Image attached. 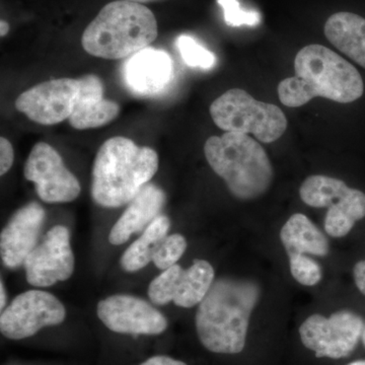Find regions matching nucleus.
Listing matches in <instances>:
<instances>
[{
	"mask_svg": "<svg viewBox=\"0 0 365 365\" xmlns=\"http://www.w3.org/2000/svg\"><path fill=\"white\" fill-rule=\"evenodd\" d=\"M365 217V194L349 188L329 207L325 218L327 234L343 237L351 232L355 223Z\"/></svg>",
	"mask_w": 365,
	"mask_h": 365,
	"instance_id": "21",
	"label": "nucleus"
},
{
	"mask_svg": "<svg viewBox=\"0 0 365 365\" xmlns=\"http://www.w3.org/2000/svg\"><path fill=\"white\" fill-rule=\"evenodd\" d=\"M187 249V241L184 235L180 234L170 235L163 240L158 247L153 262L160 270H167L176 265Z\"/></svg>",
	"mask_w": 365,
	"mask_h": 365,
	"instance_id": "25",
	"label": "nucleus"
},
{
	"mask_svg": "<svg viewBox=\"0 0 365 365\" xmlns=\"http://www.w3.org/2000/svg\"><path fill=\"white\" fill-rule=\"evenodd\" d=\"M347 365H365V360H357V361L351 362Z\"/></svg>",
	"mask_w": 365,
	"mask_h": 365,
	"instance_id": "34",
	"label": "nucleus"
},
{
	"mask_svg": "<svg viewBox=\"0 0 365 365\" xmlns=\"http://www.w3.org/2000/svg\"><path fill=\"white\" fill-rule=\"evenodd\" d=\"M204 153L211 169L237 199L253 200L270 188L274 175L270 160L263 146L247 134L211 136Z\"/></svg>",
	"mask_w": 365,
	"mask_h": 365,
	"instance_id": "5",
	"label": "nucleus"
},
{
	"mask_svg": "<svg viewBox=\"0 0 365 365\" xmlns=\"http://www.w3.org/2000/svg\"><path fill=\"white\" fill-rule=\"evenodd\" d=\"M79 91L69 124L78 130L98 128L109 124L119 115L120 107L104 98L102 79L95 74L78 78Z\"/></svg>",
	"mask_w": 365,
	"mask_h": 365,
	"instance_id": "15",
	"label": "nucleus"
},
{
	"mask_svg": "<svg viewBox=\"0 0 365 365\" xmlns=\"http://www.w3.org/2000/svg\"><path fill=\"white\" fill-rule=\"evenodd\" d=\"M46 217L45 209L37 202L19 209L0 235V254L7 268H18L36 247Z\"/></svg>",
	"mask_w": 365,
	"mask_h": 365,
	"instance_id": "14",
	"label": "nucleus"
},
{
	"mask_svg": "<svg viewBox=\"0 0 365 365\" xmlns=\"http://www.w3.org/2000/svg\"><path fill=\"white\" fill-rule=\"evenodd\" d=\"M24 175L35 184L36 192L44 202H71L81 194L78 178L67 169L59 153L48 143H38L34 146Z\"/></svg>",
	"mask_w": 365,
	"mask_h": 365,
	"instance_id": "9",
	"label": "nucleus"
},
{
	"mask_svg": "<svg viewBox=\"0 0 365 365\" xmlns=\"http://www.w3.org/2000/svg\"><path fill=\"white\" fill-rule=\"evenodd\" d=\"M14 148L11 143L4 137L0 138V175L4 176L14 163Z\"/></svg>",
	"mask_w": 365,
	"mask_h": 365,
	"instance_id": "28",
	"label": "nucleus"
},
{
	"mask_svg": "<svg viewBox=\"0 0 365 365\" xmlns=\"http://www.w3.org/2000/svg\"><path fill=\"white\" fill-rule=\"evenodd\" d=\"M217 4L223 9V16L227 26H254L260 24V14L255 11H244L237 0H217Z\"/></svg>",
	"mask_w": 365,
	"mask_h": 365,
	"instance_id": "27",
	"label": "nucleus"
},
{
	"mask_svg": "<svg viewBox=\"0 0 365 365\" xmlns=\"http://www.w3.org/2000/svg\"><path fill=\"white\" fill-rule=\"evenodd\" d=\"M0 295H1V299H0V307L1 309H4V304H6V290H4V284L1 281V284H0Z\"/></svg>",
	"mask_w": 365,
	"mask_h": 365,
	"instance_id": "32",
	"label": "nucleus"
},
{
	"mask_svg": "<svg viewBox=\"0 0 365 365\" xmlns=\"http://www.w3.org/2000/svg\"><path fill=\"white\" fill-rule=\"evenodd\" d=\"M140 365H187L185 362L180 360L172 359L169 356H163V355H158V356L150 357Z\"/></svg>",
	"mask_w": 365,
	"mask_h": 365,
	"instance_id": "30",
	"label": "nucleus"
},
{
	"mask_svg": "<svg viewBox=\"0 0 365 365\" xmlns=\"http://www.w3.org/2000/svg\"><path fill=\"white\" fill-rule=\"evenodd\" d=\"M9 32V25L6 21H0V36L4 37Z\"/></svg>",
	"mask_w": 365,
	"mask_h": 365,
	"instance_id": "31",
	"label": "nucleus"
},
{
	"mask_svg": "<svg viewBox=\"0 0 365 365\" xmlns=\"http://www.w3.org/2000/svg\"><path fill=\"white\" fill-rule=\"evenodd\" d=\"M176 46L185 63L190 67L210 69L215 66L216 57L212 52L198 44L190 36L182 35L178 38Z\"/></svg>",
	"mask_w": 365,
	"mask_h": 365,
	"instance_id": "24",
	"label": "nucleus"
},
{
	"mask_svg": "<svg viewBox=\"0 0 365 365\" xmlns=\"http://www.w3.org/2000/svg\"><path fill=\"white\" fill-rule=\"evenodd\" d=\"M122 1L135 2V4H146V2L158 1V0H122Z\"/></svg>",
	"mask_w": 365,
	"mask_h": 365,
	"instance_id": "33",
	"label": "nucleus"
},
{
	"mask_svg": "<svg viewBox=\"0 0 365 365\" xmlns=\"http://www.w3.org/2000/svg\"><path fill=\"white\" fill-rule=\"evenodd\" d=\"M294 71V76L278 86L280 102L287 107H302L317 97L348 104L364 95L359 71L325 46L302 48L295 57Z\"/></svg>",
	"mask_w": 365,
	"mask_h": 365,
	"instance_id": "2",
	"label": "nucleus"
},
{
	"mask_svg": "<svg viewBox=\"0 0 365 365\" xmlns=\"http://www.w3.org/2000/svg\"><path fill=\"white\" fill-rule=\"evenodd\" d=\"M97 314L115 333L153 336L168 328V319L158 309L133 295L115 294L101 300Z\"/></svg>",
	"mask_w": 365,
	"mask_h": 365,
	"instance_id": "12",
	"label": "nucleus"
},
{
	"mask_svg": "<svg viewBox=\"0 0 365 365\" xmlns=\"http://www.w3.org/2000/svg\"><path fill=\"white\" fill-rule=\"evenodd\" d=\"M170 227L169 218L158 215L153 222L143 230V235L122 255V268L127 272H136L141 270L153 261L155 252L167 237Z\"/></svg>",
	"mask_w": 365,
	"mask_h": 365,
	"instance_id": "19",
	"label": "nucleus"
},
{
	"mask_svg": "<svg viewBox=\"0 0 365 365\" xmlns=\"http://www.w3.org/2000/svg\"><path fill=\"white\" fill-rule=\"evenodd\" d=\"M174 78V63L163 50L145 48L127 59L123 66L125 86L140 97H153L167 90Z\"/></svg>",
	"mask_w": 365,
	"mask_h": 365,
	"instance_id": "13",
	"label": "nucleus"
},
{
	"mask_svg": "<svg viewBox=\"0 0 365 365\" xmlns=\"http://www.w3.org/2000/svg\"><path fill=\"white\" fill-rule=\"evenodd\" d=\"M66 317V307L56 297L42 290H29L2 312L0 331L7 339H26L41 329L63 323Z\"/></svg>",
	"mask_w": 365,
	"mask_h": 365,
	"instance_id": "8",
	"label": "nucleus"
},
{
	"mask_svg": "<svg viewBox=\"0 0 365 365\" xmlns=\"http://www.w3.org/2000/svg\"><path fill=\"white\" fill-rule=\"evenodd\" d=\"M260 295L261 288L253 280L220 278L213 282L197 309L196 330L201 344L220 354L242 352Z\"/></svg>",
	"mask_w": 365,
	"mask_h": 365,
	"instance_id": "1",
	"label": "nucleus"
},
{
	"mask_svg": "<svg viewBox=\"0 0 365 365\" xmlns=\"http://www.w3.org/2000/svg\"><path fill=\"white\" fill-rule=\"evenodd\" d=\"M215 282V269L205 260H195L188 269H182L178 279L174 302L190 309L200 304Z\"/></svg>",
	"mask_w": 365,
	"mask_h": 365,
	"instance_id": "20",
	"label": "nucleus"
},
{
	"mask_svg": "<svg viewBox=\"0 0 365 365\" xmlns=\"http://www.w3.org/2000/svg\"><path fill=\"white\" fill-rule=\"evenodd\" d=\"M158 34V21L148 7L135 2H110L86 26L83 49L98 58H129L145 49Z\"/></svg>",
	"mask_w": 365,
	"mask_h": 365,
	"instance_id": "4",
	"label": "nucleus"
},
{
	"mask_svg": "<svg viewBox=\"0 0 365 365\" xmlns=\"http://www.w3.org/2000/svg\"><path fill=\"white\" fill-rule=\"evenodd\" d=\"M362 342H364V344L365 346V326H364V333H362Z\"/></svg>",
	"mask_w": 365,
	"mask_h": 365,
	"instance_id": "35",
	"label": "nucleus"
},
{
	"mask_svg": "<svg viewBox=\"0 0 365 365\" xmlns=\"http://www.w3.org/2000/svg\"><path fill=\"white\" fill-rule=\"evenodd\" d=\"M348 188L349 187L339 179L316 175L304 180L299 188V195L304 203L311 207H330Z\"/></svg>",
	"mask_w": 365,
	"mask_h": 365,
	"instance_id": "22",
	"label": "nucleus"
},
{
	"mask_svg": "<svg viewBox=\"0 0 365 365\" xmlns=\"http://www.w3.org/2000/svg\"><path fill=\"white\" fill-rule=\"evenodd\" d=\"M355 284L362 294L365 295V261H360L353 269Z\"/></svg>",
	"mask_w": 365,
	"mask_h": 365,
	"instance_id": "29",
	"label": "nucleus"
},
{
	"mask_svg": "<svg viewBox=\"0 0 365 365\" xmlns=\"http://www.w3.org/2000/svg\"><path fill=\"white\" fill-rule=\"evenodd\" d=\"M290 272L297 282L306 287H314L322 279L321 266L304 255L289 257Z\"/></svg>",
	"mask_w": 365,
	"mask_h": 365,
	"instance_id": "26",
	"label": "nucleus"
},
{
	"mask_svg": "<svg viewBox=\"0 0 365 365\" xmlns=\"http://www.w3.org/2000/svg\"><path fill=\"white\" fill-rule=\"evenodd\" d=\"M211 118L225 132L253 134L259 141L271 143L287 129V119L277 106L260 102L241 88H232L210 106Z\"/></svg>",
	"mask_w": 365,
	"mask_h": 365,
	"instance_id": "6",
	"label": "nucleus"
},
{
	"mask_svg": "<svg viewBox=\"0 0 365 365\" xmlns=\"http://www.w3.org/2000/svg\"><path fill=\"white\" fill-rule=\"evenodd\" d=\"M280 239L288 257L309 254L325 257L329 254V242L307 216L295 213L281 228Z\"/></svg>",
	"mask_w": 365,
	"mask_h": 365,
	"instance_id": "18",
	"label": "nucleus"
},
{
	"mask_svg": "<svg viewBox=\"0 0 365 365\" xmlns=\"http://www.w3.org/2000/svg\"><path fill=\"white\" fill-rule=\"evenodd\" d=\"M78 91V78L52 79L21 93L16 108L36 123L59 124L71 116Z\"/></svg>",
	"mask_w": 365,
	"mask_h": 365,
	"instance_id": "11",
	"label": "nucleus"
},
{
	"mask_svg": "<svg viewBox=\"0 0 365 365\" xmlns=\"http://www.w3.org/2000/svg\"><path fill=\"white\" fill-rule=\"evenodd\" d=\"M364 326L361 317L350 311L337 312L330 318L313 314L300 326V339L319 359H344L359 345Z\"/></svg>",
	"mask_w": 365,
	"mask_h": 365,
	"instance_id": "7",
	"label": "nucleus"
},
{
	"mask_svg": "<svg viewBox=\"0 0 365 365\" xmlns=\"http://www.w3.org/2000/svg\"><path fill=\"white\" fill-rule=\"evenodd\" d=\"M158 170L157 151L116 136L101 145L91 172V198L98 205L117 208L129 204L150 184Z\"/></svg>",
	"mask_w": 365,
	"mask_h": 365,
	"instance_id": "3",
	"label": "nucleus"
},
{
	"mask_svg": "<svg viewBox=\"0 0 365 365\" xmlns=\"http://www.w3.org/2000/svg\"><path fill=\"white\" fill-rule=\"evenodd\" d=\"M24 265L26 281L33 287H52L69 279L74 271L69 230L63 225L48 230L44 241L34 248Z\"/></svg>",
	"mask_w": 365,
	"mask_h": 365,
	"instance_id": "10",
	"label": "nucleus"
},
{
	"mask_svg": "<svg viewBox=\"0 0 365 365\" xmlns=\"http://www.w3.org/2000/svg\"><path fill=\"white\" fill-rule=\"evenodd\" d=\"M165 202V194L153 184H148L120 216L109 234L114 246L123 245L131 235L145 230L160 212Z\"/></svg>",
	"mask_w": 365,
	"mask_h": 365,
	"instance_id": "16",
	"label": "nucleus"
},
{
	"mask_svg": "<svg viewBox=\"0 0 365 365\" xmlns=\"http://www.w3.org/2000/svg\"><path fill=\"white\" fill-rule=\"evenodd\" d=\"M182 268L176 265L163 270V272L151 281L148 287V297L153 304L165 306L174 300L178 279Z\"/></svg>",
	"mask_w": 365,
	"mask_h": 365,
	"instance_id": "23",
	"label": "nucleus"
},
{
	"mask_svg": "<svg viewBox=\"0 0 365 365\" xmlns=\"http://www.w3.org/2000/svg\"><path fill=\"white\" fill-rule=\"evenodd\" d=\"M327 39L365 68V19L351 13L334 14L326 21Z\"/></svg>",
	"mask_w": 365,
	"mask_h": 365,
	"instance_id": "17",
	"label": "nucleus"
}]
</instances>
